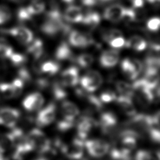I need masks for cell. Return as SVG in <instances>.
<instances>
[{"mask_svg":"<svg viewBox=\"0 0 160 160\" xmlns=\"http://www.w3.org/2000/svg\"><path fill=\"white\" fill-rule=\"evenodd\" d=\"M35 84L40 89H45L50 85L49 80L46 78H39L35 81Z\"/></svg>","mask_w":160,"mask_h":160,"instance_id":"cell-41","label":"cell"},{"mask_svg":"<svg viewBox=\"0 0 160 160\" xmlns=\"http://www.w3.org/2000/svg\"><path fill=\"white\" fill-rule=\"evenodd\" d=\"M118 0H98V5H106L110 3H113Z\"/></svg>","mask_w":160,"mask_h":160,"instance_id":"cell-45","label":"cell"},{"mask_svg":"<svg viewBox=\"0 0 160 160\" xmlns=\"http://www.w3.org/2000/svg\"><path fill=\"white\" fill-rule=\"evenodd\" d=\"M109 45L114 49H120L125 46L126 40L124 39L122 36L116 37L111 41H109L108 42Z\"/></svg>","mask_w":160,"mask_h":160,"instance_id":"cell-38","label":"cell"},{"mask_svg":"<svg viewBox=\"0 0 160 160\" xmlns=\"http://www.w3.org/2000/svg\"><path fill=\"white\" fill-rule=\"evenodd\" d=\"M84 148L88 154L95 158L104 156L110 149L108 142L100 139H91L84 142Z\"/></svg>","mask_w":160,"mask_h":160,"instance_id":"cell-2","label":"cell"},{"mask_svg":"<svg viewBox=\"0 0 160 160\" xmlns=\"http://www.w3.org/2000/svg\"><path fill=\"white\" fill-rule=\"evenodd\" d=\"M21 116L20 111L14 108L4 107L0 109V125L14 128L19 122Z\"/></svg>","mask_w":160,"mask_h":160,"instance_id":"cell-6","label":"cell"},{"mask_svg":"<svg viewBox=\"0 0 160 160\" xmlns=\"http://www.w3.org/2000/svg\"><path fill=\"white\" fill-rule=\"evenodd\" d=\"M59 80L65 88L76 86L79 81L78 68L75 66L68 68L61 72Z\"/></svg>","mask_w":160,"mask_h":160,"instance_id":"cell-12","label":"cell"},{"mask_svg":"<svg viewBox=\"0 0 160 160\" xmlns=\"http://www.w3.org/2000/svg\"><path fill=\"white\" fill-rule=\"evenodd\" d=\"M119 59V54L118 51L111 49L104 51L99 58V62L102 67L111 68L115 66Z\"/></svg>","mask_w":160,"mask_h":160,"instance_id":"cell-15","label":"cell"},{"mask_svg":"<svg viewBox=\"0 0 160 160\" xmlns=\"http://www.w3.org/2000/svg\"><path fill=\"white\" fill-rule=\"evenodd\" d=\"M61 115L62 118L75 121L79 114V109L77 105L70 101H64L61 105Z\"/></svg>","mask_w":160,"mask_h":160,"instance_id":"cell-16","label":"cell"},{"mask_svg":"<svg viewBox=\"0 0 160 160\" xmlns=\"http://www.w3.org/2000/svg\"><path fill=\"white\" fill-rule=\"evenodd\" d=\"M117 96L116 93L111 90H106L102 92L99 97V99L102 104H109L114 102Z\"/></svg>","mask_w":160,"mask_h":160,"instance_id":"cell-31","label":"cell"},{"mask_svg":"<svg viewBox=\"0 0 160 160\" xmlns=\"http://www.w3.org/2000/svg\"><path fill=\"white\" fill-rule=\"evenodd\" d=\"M54 56L56 59L59 61L69 60L74 62L75 58L69 44L65 41L61 42L57 47Z\"/></svg>","mask_w":160,"mask_h":160,"instance_id":"cell-18","label":"cell"},{"mask_svg":"<svg viewBox=\"0 0 160 160\" xmlns=\"http://www.w3.org/2000/svg\"><path fill=\"white\" fill-rule=\"evenodd\" d=\"M101 22L100 14L96 11H89L83 14L81 23L90 28H95Z\"/></svg>","mask_w":160,"mask_h":160,"instance_id":"cell-21","label":"cell"},{"mask_svg":"<svg viewBox=\"0 0 160 160\" xmlns=\"http://www.w3.org/2000/svg\"><path fill=\"white\" fill-rule=\"evenodd\" d=\"M115 101L119 109L126 116L131 118L137 113L134 101L131 96L120 94L117 96Z\"/></svg>","mask_w":160,"mask_h":160,"instance_id":"cell-13","label":"cell"},{"mask_svg":"<svg viewBox=\"0 0 160 160\" xmlns=\"http://www.w3.org/2000/svg\"><path fill=\"white\" fill-rule=\"evenodd\" d=\"M74 125L75 121H71L61 118L57 122L56 128L61 132H66L72 128Z\"/></svg>","mask_w":160,"mask_h":160,"instance_id":"cell-30","label":"cell"},{"mask_svg":"<svg viewBox=\"0 0 160 160\" xmlns=\"http://www.w3.org/2000/svg\"><path fill=\"white\" fill-rule=\"evenodd\" d=\"M84 141L78 138L72 139L68 144H64L61 152L68 158L72 160L81 159L84 154Z\"/></svg>","mask_w":160,"mask_h":160,"instance_id":"cell-3","label":"cell"},{"mask_svg":"<svg viewBox=\"0 0 160 160\" xmlns=\"http://www.w3.org/2000/svg\"><path fill=\"white\" fill-rule=\"evenodd\" d=\"M150 139L156 144L159 143L160 141V131L159 124H152L148 129V131Z\"/></svg>","mask_w":160,"mask_h":160,"instance_id":"cell-32","label":"cell"},{"mask_svg":"<svg viewBox=\"0 0 160 160\" xmlns=\"http://www.w3.org/2000/svg\"><path fill=\"white\" fill-rule=\"evenodd\" d=\"M97 121V125L100 128L104 134L112 133L118 124V118L114 113L111 111H106L100 114L99 118Z\"/></svg>","mask_w":160,"mask_h":160,"instance_id":"cell-7","label":"cell"},{"mask_svg":"<svg viewBox=\"0 0 160 160\" xmlns=\"http://www.w3.org/2000/svg\"><path fill=\"white\" fill-rule=\"evenodd\" d=\"M69 44L78 48H86L94 44V39L90 34L81 33L76 30H71L68 34Z\"/></svg>","mask_w":160,"mask_h":160,"instance_id":"cell-9","label":"cell"},{"mask_svg":"<svg viewBox=\"0 0 160 160\" xmlns=\"http://www.w3.org/2000/svg\"><path fill=\"white\" fill-rule=\"evenodd\" d=\"M96 126H98L97 121L91 116L84 115L81 116L78 121L76 124L78 138L84 141Z\"/></svg>","mask_w":160,"mask_h":160,"instance_id":"cell-8","label":"cell"},{"mask_svg":"<svg viewBox=\"0 0 160 160\" xmlns=\"http://www.w3.org/2000/svg\"><path fill=\"white\" fill-rule=\"evenodd\" d=\"M56 116L55 104L51 102L40 109L35 119V122L39 127H45L52 123Z\"/></svg>","mask_w":160,"mask_h":160,"instance_id":"cell-5","label":"cell"},{"mask_svg":"<svg viewBox=\"0 0 160 160\" xmlns=\"http://www.w3.org/2000/svg\"><path fill=\"white\" fill-rule=\"evenodd\" d=\"M4 22H5V21L1 18H0V24H2L3 23H4Z\"/></svg>","mask_w":160,"mask_h":160,"instance_id":"cell-46","label":"cell"},{"mask_svg":"<svg viewBox=\"0 0 160 160\" xmlns=\"http://www.w3.org/2000/svg\"><path fill=\"white\" fill-rule=\"evenodd\" d=\"M124 8L121 4H112L106 8L103 12V17L111 22H118L122 20Z\"/></svg>","mask_w":160,"mask_h":160,"instance_id":"cell-14","label":"cell"},{"mask_svg":"<svg viewBox=\"0 0 160 160\" xmlns=\"http://www.w3.org/2000/svg\"><path fill=\"white\" fill-rule=\"evenodd\" d=\"M28 53L33 56V59L36 58L42 55L45 51L43 49V42L40 39L32 40L29 44L27 48Z\"/></svg>","mask_w":160,"mask_h":160,"instance_id":"cell-22","label":"cell"},{"mask_svg":"<svg viewBox=\"0 0 160 160\" xmlns=\"http://www.w3.org/2000/svg\"><path fill=\"white\" fill-rule=\"evenodd\" d=\"M0 93L1 96L6 99H10L14 98V92L11 83H0Z\"/></svg>","mask_w":160,"mask_h":160,"instance_id":"cell-29","label":"cell"},{"mask_svg":"<svg viewBox=\"0 0 160 160\" xmlns=\"http://www.w3.org/2000/svg\"><path fill=\"white\" fill-rule=\"evenodd\" d=\"M82 15L83 12L80 7L70 5L66 9L63 18L68 22L78 23L81 22Z\"/></svg>","mask_w":160,"mask_h":160,"instance_id":"cell-17","label":"cell"},{"mask_svg":"<svg viewBox=\"0 0 160 160\" xmlns=\"http://www.w3.org/2000/svg\"><path fill=\"white\" fill-rule=\"evenodd\" d=\"M52 94L57 101H61L64 99L68 95V93L65 89V87L60 82L59 80H55L51 86Z\"/></svg>","mask_w":160,"mask_h":160,"instance_id":"cell-23","label":"cell"},{"mask_svg":"<svg viewBox=\"0 0 160 160\" xmlns=\"http://www.w3.org/2000/svg\"><path fill=\"white\" fill-rule=\"evenodd\" d=\"M11 62L15 66H19L26 61V57L21 53L13 52L9 58Z\"/></svg>","mask_w":160,"mask_h":160,"instance_id":"cell-36","label":"cell"},{"mask_svg":"<svg viewBox=\"0 0 160 160\" xmlns=\"http://www.w3.org/2000/svg\"><path fill=\"white\" fill-rule=\"evenodd\" d=\"M147 45L148 43L144 39L139 36L134 35L130 37L127 41H126L124 47L140 52L144 50L146 48Z\"/></svg>","mask_w":160,"mask_h":160,"instance_id":"cell-19","label":"cell"},{"mask_svg":"<svg viewBox=\"0 0 160 160\" xmlns=\"http://www.w3.org/2000/svg\"><path fill=\"white\" fill-rule=\"evenodd\" d=\"M160 19L158 17H153L146 22V27L151 32H157L159 28Z\"/></svg>","mask_w":160,"mask_h":160,"instance_id":"cell-37","label":"cell"},{"mask_svg":"<svg viewBox=\"0 0 160 160\" xmlns=\"http://www.w3.org/2000/svg\"><path fill=\"white\" fill-rule=\"evenodd\" d=\"M60 68L61 66L58 62L51 60H46L41 64L40 71L41 73H45L52 76L59 72Z\"/></svg>","mask_w":160,"mask_h":160,"instance_id":"cell-24","label":"cell"},{"mask_svg":"<svg viewBox=\"0 0 160 160\" xmlns=\"http://www.w3.org/2000/svg\"><path fill=\"white\" fill-rule=\"evenodd\" d=\"M134 160H159V151L156 153L148 150L140 149L136 152Z\"/></svg>","mask_w":160,"mask_h":160,"instance_id":"cell-26","label":"cell"},{"mask_svg":"<svg viewBox=\"0 0 160 160\" xmlns=\"http://www.w3.org/2000/svg\"><path fill=\"white\" fill-rule=\"evenodd\" d=\"M2 31L11 35L23 44H29L33 40L32 32L29 29L25 27H14L2 30Z\"/></svg>","mask_w":160,"mask_h":160,"instance_id":"cell-10","label":"cell"},{"mask_svg":"<svg viewBox=\"0 0 160 160\" xmlns=\"http://www.w3.org/2000/svg\"><path fill=\"white\" fill-rule=\"evenodd\" d=\"M134 9L142 8L144 4V0H131Z\"/></svg>","mask_w":160,"mask_h":160,"instance_id":"cell-43","label":"cell"},{"mask_svg":"<svg viewBox=\"0 0 160 160\" xmlns=\"http://www.w3.org/2000/svg\"><path fill=\"white\" fill-rule=\"evenodd\" d=\"M44 102V99L42 95L35 92L27 95L22 102L23 108L29 112H33L39 110Z\"/></svg>","mask_w":160,"mask_h":160,"instance_id":"cell-11","label":"cell"},{"mask_svg":"<svg viewBox=\"0 0 160 160\" xmlns=\"http://www.w3.org/2000/svg\"><path fill=\"white\" fill-rule=\"evenodd\" d=\"M80 1L83 6L87 8H91L98 5V0H80Z\"/></svg>","mask_w":160,"mask_h":160,"instance_id":"cell-42","label":"cell"},{"mask_svg":"<svg viewBox=\"0 0 160 160\" xmlns=\"http://www.w3.org/2000/svg\"><path fill=\"white\" fill-rule=\"evenodd\" d=\"M33 150L44 154L51 152V140L40 129L33 128L26 135Z\"/></svg>","mask_w":160,"mask_h":160,"instance_id":"cell-1","label":"cell"},{"mask_svg":"<svg viewBox=\"0 0 160 160\" xmlns=\"http://www.w3.org/2000/svg\"><path fill=\"white\" fill-rule=\"evenodd\" d=\"M18 19L21 22L29 21L32 19V15L29 12L27 7L20 8L17 12Z\"/></svg>","mask_w":160,"mask_h":160,"instance_id":"cell-33","label":"cell"},{"mask_svg":"<svg viewBox=\"0 0 160 160\" xmlns=\"http://www.w3.org/2000/svg\"><path fill=\"white\" fill-rule=\"evenodd\" d=\"M27 8L32 16L39 14L45 10V4L42 0H32Z\"/></svg>","mask_w":160,"mask_h":160,"instance_id":"cell-27","label":"cell"},{"mask_svg":"<svg viewBox=\"0 0 160 160\" xmlns=\"http://www.w3.org/2000/svg\"><path fill=\"white\" fill-rule=\"evenodd\" d=\"M0 18H1L5 22L11 19V12L8 7L4 5H0Z\"/></svg>","mask_w":160,"mask_h":160,"instance_id":"cell-40","label":"cell"},{"mask_svg":"<svg viewBox=\"0 0 160 160\" xmlns=\"http://www.w3.org/2000/svg\"><path fill=\"white\" fill-rule=\"evenodd\" d=\"M115 87L117 91L121 95L128 96L132 98V87L129 83L123 81H118L115 83Z\"/></svg>","mask_w":160,"mask_h":160,"instance_id":"cell-28","label":"cell"},{"mask_svg":"<svg viewBox=\"0 0 160 160\" xmlns=\"http://www.w3.org/2000/svg\"><path fill=\"white\" fill-rule=\"evenodd\" d=\"M4 160H23V159L22 155L14 151L12 154L5 158Z\"/></svg>","mask_w":160,"mask_h":160,"instance_id":"cell-44","label":"cell"},{"mask_svg":"<svg viewBox=\"0 0 160 160\" xmlns=\"http://www.w3.org/2000/svg\"><path fill=\"white\" fill-rule=\"evenodd\" d=\"M0 46H1V44H0Z\"/></svg>","mask_w":160,"mask_h":160,"instance_id":"cell-48","label":"cell"},{"mask_svg":"<svg viewBox=\"0 0 160 160\" xmlns=\"http://www.w3.org/2000/svg\"><path fill=\"white\" fill-rule=\"evenodd\" d=\"M11 84L12 86L14 92V98L19 96L22 92L24 86V82H23V81L19 78H17L12 81Z\"/></svg>","mask_w":160,"mask_h":160,"instance_id":"cell-35","label":"cell"},{"mask_svg":"<svg viewBox=\"0 0 160 160\" xmlns=\"http://www.w3.org/2000/svg\"><path fill=\"white\" fill-rule=\"evenodd\" d=\"M122 36V32L117 29H111L104 31L102 34V38L103 40L107 42H108L111 39Z\"/></svg>","mask_w":160,"mask_h":160,"instance_id":"cell-34","label":"cell"},{"mask_svg":"<svg viewBox=\"0 0 160 160\" xmlns=\"http://www.w3.org/2000/svg\"><path fill=\"white\" fill-rule=\"evenodd\" d=\"M18 78L23 81L24 82H29L31 79V76L29 70L26 68H21L18 72Z\"/></svg>","mask_w":160,"mask_h":160,"instance_id":"cell-39","label":"cell"},{"mask_svg":"<svg viewBox=\"0 0 160 160\" xmlns=\"http://www.w3.org/2000/svg\"><path fill=\"white\" fill-rule=\"evenodd\" d=\"M121 68L123 74L130 80H135L139 76L135 69L132 59L130 58L124 59L121 61Z\"/></svg>","mask_w":160,"mask_h":160,"instance_id":"cell-20","label":"cell"},{"mask_svg":"<svg viewBox=\"0 0 160 160\" xmlns=\"http://www.w3.org/2000/svg\"><path fill=\"white\" fill-rule=\"evenodd\" d=\"M74 62L81 68H88L92 64L94 57L91 54L83 53L75 57Z\"/></svg>","mask_w":160,"mask_h":160,"instance_id":"cell-25","label":"cell"},{"mask_svg":"<svg viewBox=\"0 0 160 160\" xmlns=\"http://www.w3.org/2000/svg\"><path fill=\"white\" fill-rule=\"evenodd\" d=\"M36 160H47V159L45 158H39V159H37Z\"/></svg>","mask_w":160,"mask_h":160,"instance_id":"cell-47","label":"cell"},{"mask_svg":"<svg viewBox=\"0 0 160 160\" xmlns=\"http://www.w3.org/2000/svg\"><path fill=\"white\" fill-rule=\"evenodd\" d=\"M82 89L89 92L96 91L102 84L103 79L101 74L94 70L88 71L79 79Z\"/></svg>","mask_w":160,"mask_h":160,"instance_id":"cell-4","label":"cell"}]
</instances>
